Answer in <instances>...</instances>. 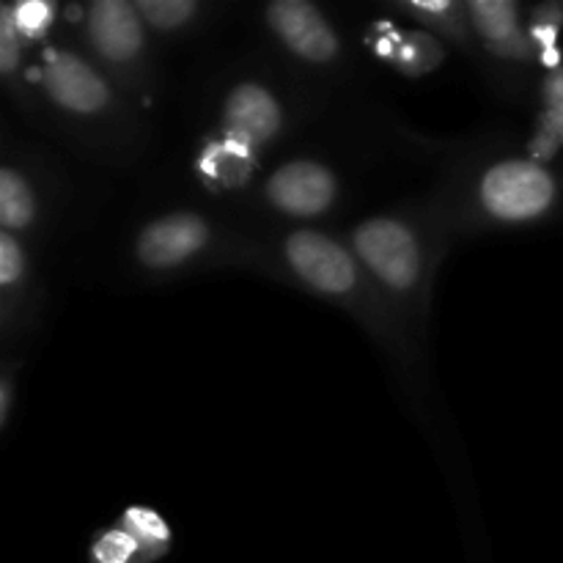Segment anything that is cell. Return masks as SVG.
Segmentation results:
<instances>
[{"mask_svg": "<svg viewBox=\"0 0 563 563\" xmlns=\"http://www.w3.org/2000/svg\"><path fill=\"white\" fill-rule=\"evenodd\" d=\"M269 25L278 31V36L289 44L295 53L308 60L333 58L339 44L319 11L302 0H284L269 9Z\"/></svg>", "mask_w": 563, "mask_h": 563, "instance_id": "cell-4", "label": "cell"}, {"mask_svg": "<svg viewBox=\"0 0 563 563\" xmlns=\"http://www.w3.org/2000/svg\"><path fill=\"white\" fill-rule=\"evenodd\" d=\"M137 11L152 22L154 27H176L196 11L192 0H143Z\"/></svg>", "mask_w": 563, "mask_h": 563, "instance_id": "cell-12", "label": "cell"}, {"mask_svg": "<svg viewBox=\"0 0 563 563\" xmlns=\"http://www.w3.org/2000/svg\"><path fill=\"white\" fill-rule=\"evenodd\" d=\"M225 124H229L231 141L251 148L278 132L280 110L264 88L240 86L225 104Z\"/></svg>", "mask_w": 563, "mask_h": 563, "instance_id": "cell-7", "label": "cell"}, {"mask_svg": "<svg viewBox=\"0 0 563 563\" xmlns=\"http://www.w3.org/2000/svg\"><path fill=\"white\" fill-rule=\"evenodd\" d=\"M363 262L396 289L412 286L418 275V247L410 231L396 220H372L355 234Z\"/></svg>", "mask_w": 563, "mask_h": 563, "instance_id": "cell-2", "label": "cell"}, {"mask_svg": "<svg viewBox=\"0 0 563 563\" xmlns=\"http://www.w3.org/2000/svg\"><path fill=\"white\" fill-rule=\"evenodd\" d=\"M269 198L284 212L319 214L333 198V176L317 163H289L269 179Z\"/></svg>", "mask_w": 563, "mask_h": 563, "instance_id": "cell-5", "label": "cell"}, {"mask_svg": "<svg viewBox=\"0 0 563 563\" xmlns=\"http://www.w3.org/2000/svg\"><path fill=\"white\" fill-rule=\"evenodd\" d=\"M88 27H91L93 44L104 58L126 60L141 49V20L124 0H102L93 5Z\"/></svg>", "mask_w": 563, "mask_h": 563, "instance_id": "cell-9", "label": "cell"}, {"mask_svg": "<svg viewBox=\"0 0 563 563\" xmlns=\"http://www.w3.org/2000/svg\"><path fill=\"white\" fill-rule=\"evenodd\" d=\"M33 201L27 192L25 181L14 174V170H3L0 174V220L5 229H22L31 223Z\"/></svg>", "mask_w": 563, "mask_h": 563, "instance_id": "cell-11", "label": "cell"}, {"mask_svg": "<svg viewBox=\"0 0 563 563\" xmlns=\"http://www.w3.org/2000/svg\"><path fill=\"white\" fill-rule=\"evenodd\" d=\"M203 242H207V225L192 214H176L148 225L137 242V253L152 267H170L196 253Z\"/></svg>", "mask_w": 563, "mask_h": 563, "instance_id": "cell-8", "label": "cell"}, {"mask_svg": "<svg viewBox=\"0 0 563 563\" xmlns=\"http://www.w3.org/2000/svg\"><path fill=\"white\" fill-rule=\"evenodd\" d=\"M124 528H126V533L135 539V542L154 544V542H165V539H168V528H165V522L159 520L154 511H146V509L126 511Z\"/></svg>", "mask_w": 563, "mask_h": 563, "instance_id": "cell-14", "label": "cell"}, {"mask_svg": "<svg viewBox=\"0 0 563 563\" xmlns=\"http://www.w3.org/2000/svg\"><path fill=\"white\" fill-rule=\"evenodd\" d=\"M416 9H423V11H445L449 9V3H445V0H440V3H416Z\"/></svg>", "mask_w": 563, "mask_h": 563, "instance_id": "cell-19", "label": "cell"}, {"mask_svg": "<svg viewBox=\"0 0 563 563\" xmlns=\"http://www.w3.org/2000/svg\"><path fill=\"white\" fill-rule=\"evenodd\" d=\"M484 207L504 220H526L553 201V179L533 163H500L482 181Z\"/></svg>", "mask_w": 563, "mask_h": 563, "instance_id": "cell-1", "label": "cell"}, {"mask_svg": "<svg viewBox=\"0 0 563 563\" xmlns=\"http://www.w3.org/2000/svg\"><path fill=\"white\" fill-rule=\"evenodd\" d=\"M478 31L495 44L517 42V5L509 0H476L471 3Z\"/></svg>", "mask_w": 563, "mask_h": 563, "instance_id": "cell-10", "label": "cell"}, {"mask_svg": "<svg viewBox=\"0 0 563 563\" xmlns=\"http://www.w3.org/2000/svg\"><path fill=\"white\" fill-rule=\"evenodd\" d=\"M49 20H53V5L42 3V0H27V3L14 5V22L25 36H38L42 31H47Z\"/></svg>", "mask_w": 563, "mask_h": 563, "instance_id": "cell-15", "label": "cell"}, {"mask_svg": "<svg viewBox=\"0 0 563 563\" xmlns=\"http://www.w3.org/2000/svg\"><path fill=\"white\" fill-rule=\"evenodd\" d=\"M544 97H548V130H544V137H548L544 157H548L553 152L555 141L563 137V69L550 77L548 88H544Z\"/></svg>", "mask_w": 563, "mask_h": 563, "instance_id": "cell-13", "label": "cell"}, {"mask_svg": "<svg viewBox=\"0 0 563 563\" xmlns=\"http://www.w3.org/2000/svg\"><path fill=\"white\" fill-rule=\"evenodd\" d=\"M16 22H14V9L5 5L3 14H0V66L3 71H11L16 66Z\"/></svg>", "mask_w": 563, "mask_h": 563, "instance_id": "cell-17", "label": "cell"}, {"mask_svg": "<svg viewBox=\"0 0 563 563\" xmlns=\"http://www.w3.org/2000/svg\"><path fill=\"white\" fill-rule=\"evenodd\" d=\"M286 256L300 278L317 286L319 291L341 295L355 284V264L344 247L330 242L317 231H297L286 240Z\"/></svg>", "mask_w": 563, "mask_h": 563, "instance_id": "cell-3", "label": "cell"}, {"mask_svg": "<svg viewBox=\"0 0 563 563\" xmlns=\"http://www.w3.org/2000/svg\"><path fill=\"white\" fill-rule=\"evenodd\" d=\"M135 553V539L126 531H110L93 548V559L97 563H126L130 555Z\"/></svg>", "mask_w": 563, "mask_h": 563, "instance_id": "cell-16", "label": "cell"}, {"mask_svg": "<svg viewBox=\"0 0 563 563\" xmlns=\"http://www.w3.org/2000/svg\"><path fill=\"white\" fill-rule=\"evenodd\" d=\"M22 273V253L9 234L0 236V280L14 284Z\"/></svg>", "mask_w": 563, "mask_h": 563, "instance_id": "cell-18", "label": "cell"}, {"mask_svg": "<svg viewBox=\"0 0 563 563\" xmlns=\"http://www.w3.org/2000/svg\"><path fill=\"white\" fill-rule=\"evenodd\" d=\"M44 86L64 108L77 110V113H93L108 102L104 82L75 55L49 53Z\"/></svg>", "mask_w": 563, "mask_h": 563, "instance_id": "cell-6", "label": "cell"}]
</instances>
